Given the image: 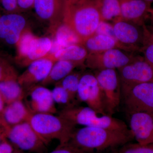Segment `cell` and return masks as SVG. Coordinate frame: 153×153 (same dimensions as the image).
I'll return each instance as SVG.
<instances>
[{
	"label": "cell",
	"mask_w": 153,
	"mask_h": 153,
	"mask_svg": "<svg viewBox=\"0 0 153 153\" xmlns=\"http://www.w3.org/2000/svg\"><path fill=\"white\" fill-rule=\"evenodd\" d=\"M23 101L32 114L57 112L52 91L43 85H36L25 91Z\"/></svg>",
	"instance_id": "obj_11"
},
{
	"label": "cell",
	"mask_w": 153,
	"mask_h": 153,
	"mask_svg": "<svg viewBox=\"0 0 153 153\" xmlns=\"http://www.w3.org/2000/svg\"><path fill=\"white\" fill-rule=\"evenodd\" d=\"M5 103H6L5 102L2 96L0 94V115L1 114L5 107Z\"/></svg>",
	"instance_id": "obj_37"
},
{
	"label": "cell",
	"mask_w": 153,
	"mask_h": 153,
	"mask_svg": "<svg viewBox=\"0 0 153 153\" xmlns=\"http://www.w3.org/2000/svg\"><path fill=\"white\" fill-rule=\"evenodd\" d=\"M94 0H64L62 22L76 33L81 44L95 33L101 21Z\"/></svg>",
	"instance_id": "obj_2"
},
{
	"label": "cell",
	"mask_w": 153,
	"mask_h": 153,
	"mask_svg": "<svg viewBox=\"0 0 153 153\" xmlns=\"http://www.w3.org/2000/svg\"><path fill=\"white\" fill-rule=\"evenodd\" d=\"M63 1L35 0L33 8L41 20L51 24L59 23L62 22Z\"/></svg>",
	"instance_id": "obj_18"
},
{
	"label": "cell",
	"mask_w": 153,
	"mask_h": 153,
	"mask_svg": "<svg viewBox=\"0 0 153 153\" xmlns=\"http://www.w3.org/2000/svg\"><path fill=\"white\" fill-rule=\"evenodd\" d=\"M51 91L52 98L55 104L62 105L67 106L73 104V102L68 92L58 83H56V85Z\"/></svg>",
	"instance_id": "obj_29"
},
{
	"label": "cell",
	"mask_w": 153,
	"mask_h": 153,
	"mask_svg": "<svg viewBox=\"0 0 153 153\" xmlns=\"http://www.w3.org/2000/svg\"><path fill=\"white\" fill-rule=\"evenodd\" d=\"M112 153H153V143L143 146L138 143H129Z\"/></svg>",
	"instance_id": "obj_28"
},
{
	"label": "cell",
	"mask_w": 153,
	"mask_h": 153,
	"mask_svg": "<svg viewBox=\"0 0 153 153\" xmlns=\"http://www.w3.org/2000/svg\"><path fill=\"white\" fill-rule=\"evenodd\" d=\"M49 153H83L69 144L68 143L63 144H59L56 149Z\"/></svg>",
	"instance_id": "obj_33"
},
{
	"label": "cell",
	"mask_w": 153,
	"mask_h": 153,
	"mask_svg": "<svg viewBox=\"0 0 153 153\" xmlns=\"http://www.w3.org/2000/svg\"><path fill=\"white\" fill-rule=\"evenodd\" d=\"M14 153H24V152H22V151H18V152H16Z\"/></svg>",
	"instance_id": "obj_41"
},
{
	"label": "cell",
	"mask_w": 153,
	"mask_h": 153,
	"mask_svg": "<svg viewBox=\"0 0 153 153\" xmlns=\"http://www.w3.org/2000/svg\"><path fill=\"white\" fill-rule=\"evenodd\" d=\"M35 0H18V6L20 10H27L33 8Z\"/></svg>",
	"instance_id": "obj_35"
},
{
	"label": "cell",
	"mask_w": 153,
	"mask_h": 153,
	"mask_svg": "<svg viewBox=\"0 0 153 153\" xmlns=\"http://www.w3.org/2000/svg\"><path fill=\"white\" fill-rule=\"evenodd\" d=\"M81 75L71 72L57 83L61 85L68 92L72 102L77 96V90Z\"/></svg>",
	"instance_id": "obj_26"
},
{
	"label": "cell",
	"mask_w": 153,
	"mask_h": 153,
	"mask_svg": "<svg viewBox=\"0 0 153 153\" xmlns=\"http://www.w3.org/2000/svg\"><path fill=\"white\" fill-rule=\"evenodd\" d=\"M117 70L121 84L153 82V69L143 57L137 56L131 63Z\"/></svg>",
	"instance_id": "obj_12"
},
{
	"label": "cell",
	"mask_w": 153,
	"mask_h": 153,
	"mask_svg": "<svg viewBox=\"0 0 153 153\" xmlns=\"http://www.w3.org/2000/svg\"><path fill=\"white\" fill-rule=\"evenodd\" d=\"M5 137L22 152L44 153L47 144L28 122L5 128Z\"/></svg>",
	"instance_id": "obj_8"
},
{
	"label": "cell",
	"mask_w": 153,
	"mask_h": 153,
	"mask_svg": "<svg viewBox=\"0 0 153 153\" xmlns=\"http://www.w3.org/2000/svg\"><path fill=\"white\" fill-rule=\"evenodd\" d=\"M128 115L129 128L137 143L143 146L153 143V114L137 112Z\"/></svg>",
	"instance_id": "obj_14"
},
{
	"label": "cell",
	"mask_w": 153,
	"mask_h": 153,
	"mask_svg": "<svg viewBox=\"0 0 153 153\" xmlns=\"http://www.w3.org/2000/svg\"><path fill=\"white\" fill-rule=\"evenodd\" d=\"M121 103L128 115L137 112L153 114V82L121 84Z\"/></svg>",
	"instance_id": "obj_5"
},
{
	"label": "cell",
	"mask_w": 153,
	"mask_h": 153,
	"mask_svg": "<svg viewBox=\"0 0 153 153\" xmlns=\"http://www.w3.org/2000/svg\"><path fill=\"white\" fill-rule=\"evenodd\" d=\"M13 148L7 142H3L0 143V153H13Z\"/></svg>",
	"instance_id": "obj_36"
},
{
	"label": "cell",
	"mask_w": 153,
	"mask_h": 153,
	"mask_svg": "<svg viewBox=\"0 0 153 153\" xmlns=\"http://www.w3.org/2000/svg\"><path fill=\"white\" fill-rule=\"evenodd\" d=\"M95 75L101 90L105 113L112 116L121 103V83L117 70L97 71Z\"/></svg>",
	"instance_id": "obj_6"
},
{
	"label": "cell",
	"mask_w": 153,
	"mask_h": 153,
	"mask_svg": "<svg viewBox=\"0 0 153 153\" xmlns=\"http://www.w3.org/2000/svg\"><path fill=\"white\" fill-rule=\"evenodd\" d=\"M58 115L74 125L93 127L117 130L129 129L123 121L108 115L98 114L88 106H81L73 103L65 106Z\"/></svg>",
	"instance_id": "obj_4"
},
{
	"label": "cell",
	"mask_w": 153,
	"mask_h": 153,
	"mask_svg": "<svg viewBox=\"0 0 153 153\" xmlns=\"http://www.w3.org/2000/svg\"><path fill=\"white\" fill-rule=\"evenodd\" d=\"M55 62L48 56L31 62L27 69L18 76V80L23 88H29L42 83L47 78Z\"/></svg>",
	"instance_id": "obj_13"
},
{
	"label": "cell",
	"mask_w": 153,
	"mask_h": 153,
	"mask_svg": "<svg viewBox=\"0 0 153 153\" xmlns=\"http://www.w3.org/2000/svg\"><path fill=\"white\" fill-rule=\"evenodd\" d=\"M145 60L153 69V35L149 33L146 43L142 49Z\"/></svg>",
	"instance_id": "obj_30"
},
{
	"label": "cell",
	"mask_w": 153,
	"mask_h": 153,
	"mask_svg": "<svg viewBox=\"0 0 153 153\" xmlns=\"http://www.w3.org/2000/svg\"><path fill=\"white\" fill-rule=\"evenodd\" d=\"M3 7L8 12H15L19 9L18 0H1Z\"/></svg>",
	"instance_id": "obj_34"
},
{
	"label": "cell",
	"mask_w": 153,
	"mask_h": 153,
	"mask_svg": "<svg viewBox=\"0 0 153 153\" xmlns=\"http://www.w3.org/2000/svg\"><path fill=\"white\" fill-rule=\"evenodd\" d=\"M88 54V51L82 44H75L60 49L53 56L48 57L55 62L59 60H66L81 65L85 62Z\"/></svg>",
	"instance_id": "obj_19"
},
{
	"label": "cell",
	"mask_w": 153,
	"mask_h": 153,
	"mask_svg": "<svg viewBox=\"0 0 153 153\" xmlns=\"http://www.w3.org/2000/svg\"><path fill=\"white\" fill-rule=\"evenodd\" d=\"M82 44L89 53H100L114 48L121 49L117 41L100 34H94L83 41Z\"/></svg>",
	"instance_id": "obj_20"
},
{
	"label": "cell",
	"mask_w": 153,
	"mask_h": 153,
	"mask_svg": "<svg viewBox=\"0 0 153 153\" xmlns=\"http://www.w3.org/2000/svg\"><path fill=\"white\" fill-rule=\"evenodd\" d=\"M102 21L113 22L120 18V0H94Z\"/></svg>",
	"instance_id": "obj_24"
},
{
	"label": "cell",
	"mask_w": 153,
	"mask_h": 153,
	"mask_svg": "<svg viewBox=\"0 0 153 153\" xmlns=\"http://www.w3.org/2000/svg\"><path fill=\"white\" fill-rule=\"evenodd\" d=\"M23 100H19L8 104L0 115V123L4 127L16 125L28 122L32 114Z\"/></svg>",
	"instance_id": "obj_17"
},
{
	"label": "cell",
	"mask_w": 153,
	"mask_h": 153,
	"mask_svg": "<svg viewBox=\"0 0 153 153\" xmlns=\"http://www.w3.org/2000/svg\"><path fill=\"white\" fill-rule=\"evenodd\" d=\"M144 1H146L150 4H152V3L153 2V0H144Z\"/></svg>",
	"instance_id": "obj_40"
},
{
	"label": "cell",
	"mask_w": 153,
	"mask_h": 153,
	"mask_svg": "<svg viewBox=\"0 0 153 153\" xmlns=\"http://www.w3.org/2000/svg\"><path fill=\"white\" fill-rule=\"evenodd\" d=\"M28 122L47 145L55 140L60 144L67 143L76 129V126L54 114H32Z\"/></svg>",
	"instance_id": "obj_3"
},
{
	"label": "cell",
	"mask_w": 153,
	"mask_h": 153,
	"mask_svg": "<svg viewBox=\"0 0 153 153\" xmlns=\"http://www.w3.org/2000/svg\"><path fill=\"white\" fill-rule=\"evenodd\" d=\"M54 39L63 48L75 44H81V41L76 33L63 22L58 25Z\"/></svg>",
	"instance_id": "obj_25"
},
{
	"label": "cell",
	"mask_w": 153,
	"mask_h": 153,
	"mask_svg": "<svg viewBox=\"0 0 153 153\" xmlns=\"http://www.w3.org/2000/svg\"></svg>",
	"instance_id": "obj_42"
},
{
	"label": "cell",
	"mask_w": 153,
	"mask_h": 153,
	"mask_svg": "<svg viewBox=\"0 0 153 153\" xmlns=\"http://www.w3.org/2000/svg\"><path fill=\"white\" fill-rule=\"evenodd\" d=\"M120 19L144 25L150 16L151 4L144 0H120Z\"/></svg>",
	"instance_id": "obj_16"
},
{
	"label": "cell",
	"mask_w": 153,
	"mask_h": 153,
	"mask_svg": "<svg viewBox=\"0 0 153 153\" xmlns=\"http://www.w3.org/2000/svg\"><path fill=\"white\" fill-rule=\"evenodd\" d=\"M5 137L4 130L3 131L0 132V143H1V141Z\"/></svg>",
	"instance_id": "obj_38"
},
{
	"label": "cell",
	"mask_w": 153,
	"mask_h": 153,
	"mask_svg": "<svg viewBox=\"0 0 153 153\" xmlns=\"http://www.w3.org/2000/svg\"><path fill=\"white\" fill-rule=\"evenodd\" d=\"M113 25L115 36L122 49L128 52L141 51L150 33L144 25L120 18L114 22Z\"/></svg>",
	"instance_id": "obj_7"
},
{
	"label": "cell",
	"mask_w": 153,
	"mask_h": 153,
	"mask_svg": "<svg viewBox=\"0 0 153 153\" xmlns=\"http://www.w3.org/2000/svg\"><path fill=\"white\" fill-rule=\"evenodd\" d=\"M11 78L0 81V94L7 104L19 100H23L25 91L18 80Z\"/></svg>",
	"instance_id": "obj_21"
},
{
	"label": "cell",
	"mask_w": 153,
	"mask_h": 153,
	"mask_svg": "<svg viewBox=\"0 0 153 153\" xmlns=\"http://www.w3.org/2000/svg\"><path fill=\"white\" fill-rule=\"evenodd\" d=\"M134 139L130 130L84 126L76 129L68 143L83 153L102 152L117 149Z\"/></svg>",
	"instance_id": "obj_1"
},
{
	"label": "cell",
	"mask_w": 153,
	"mask_h": 153,
	"mask_svg": "<svg viewBox=\"0 0 153 153\" xmlns=\"http://www.w3.org/2000/svg\"><path fill=\"white\" fill-rule=\"evenodd\" d=\"M30 31H24L17 44L19 57H23V60L27 57L33 40L36 38Z\"/></svg>",
	"instance_id": "obj_27"
},
{
	"label": "cell",
	"mask_w": 153,
	"mask_h": 153,
	"mask_svg": "<svg viewBox=\"0 0 153 153\" xmlns=\"http://www.w3.org/2000/svg\"><path fill=\"white\" fill-rule=\"evenodd\" d=\"M137 57L119 48H114L100 53H89L85 62L88 68L100 71L119 69L131 63Z\"/></svg>",
	"instance_id": "obj_9"
},
{
	"label": "cell",
	"mask_w": 153,
	"mask_h": 153,
	"mask_svg": "<svg viewBox=\"0 0 153 153\" xmlns=\"http://www.w3.org/2000/svg\"><path fill=\"white\" fill-rule=\"evenodd\" d=\"M27 21L25 17L16 13L0 17V38L10 45L17 44L25 31Z\"/></svg>",
	"instance_id": "obj_15"
},
{
	"label": "cell",
	"mask_w": 153,
	"mask_h": 153,
	"mask_svg": "<svg viewBox=\"0 0 153 153\" xmlns=\"http://www.w3.org/2000/svg\"><path fill=\"white\" fill-rule=\"evenodd\" d=\"M94 34H100L108 36L117 41L115 36L113 25L109 23V22L101 20Z\"/></svg>",
	"instance_id": "obj_31"
},
{
	"label": "cell",
	"mask_w": 153,
	"mask_h": 153,
	"mask_svg": "<svg viewBox=\"0 0 153 153\" xmlns=\"http://www.w3.org/2000/svg\"><path fill=\"white\" fill-rule=\"evenodd\" d=\"M52 43V40L48 37H36L32 42L27 57L23 61V65L28 66L33 61L46 57L51 49Z\"/></svg>",
	"instance_id": "obj_22"
},
{
	"label": "cell",
	"mask_w": 153,
	"mask_h": 153,
	"mask_svg": "<svg viewBox=\"0 0 153 153\" xmlns=\"http://www.w3.org/2000/svg\"><path fill=\"white\" fill-rule=\"evenodd\" d=\"M150 16L152 17V20L153 22V9L151 8L150 10Z\"/></svg>",
	"instance_id": "obj_39"
},
{
	"label": "cell",
	"mask_w": 153,
	"mask_h": 153,
	"mask_svg": "<svg viewBox=\"0 0 153 153\" xmlns=\"http://www.w3.org/2000/svg\"><path fill=\"white\" fill-rule=\"evenodd\" d=\"M79 65L77 63L66 60H57L53 64L49 75L41 85L45 86L60 82Z\"/></svg>",
	"instance_id": "obj_23"
},
{
	"label": "cell",
	"mask_w": 153,
	"mask_h": 153,
	"mask_svg": "<svg viewBox=\"0 0 153 153\" xmlns=\"http://www.w3.org/2000/svg\"><path fill=\"white\" fill-rule=\"evenodd\" d=\"M16 73L7 65L0 62V81L11 78H18Z\"/></svg>",
	"instance_id": "obj_32"
},
{
	"label": "cell",
	"mask_w": 153,
	"mask_h": 153,
	"mask_svg": "<svg viewBox=\"0 0 153 153\" xmlns=\"http://www.w3.org/2000/svg\"><path fill=\"white\" fill-rule=\"evenodd\" d=\"M76 97L98 114L107 115L101 90L95 74L86 73L81 75Z\"/></svg>",
	"instance_id": "obj_10"
}]
</instances>
